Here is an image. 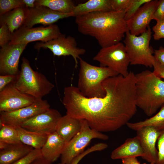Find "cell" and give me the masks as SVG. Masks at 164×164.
I'll list each match as a JSON object with an SVG mask.
<instances>
[{
	"mask_svg": "<svg viewBox=\"0 0 164 164\" xmlns=\"http://www.w3.org/2000/svg\"><path fill=\"white\" fill-rule=\"evenodd\" d=\"M135 74L109 77L102 82L105 92L102 97L88 98L77 87L64 90L63 104L66 114L84 120L93 129L101 132L114 131L125 125L137 111Z\"/></svg>",
	"mask_w": 164,
	"mask_h": 164,
	"instance_id": "1",
	"label": "cell"
},
{
	"mask_svg": "<svg viewBox=\"0 0 164 164\" xmlns=\"http://www.w3.org/2000/svg\"><path fill=\"white\" fill-rule=\"evenodd\" d=\"M125 12H96L76 17L75 22L81 34L95 38L106 47L121 42L129 31Z\"/></svg>",
	"mask_w": 164,
	"mask_h": 164,
	"instance_id": "2",
	"label": "cell"
},
{
	"mask_svg": "<svg viewBox=\"0 0 164 164\" xmlns=\"http://www.w3.org/2000/svg\"><path fill=\"white\" fill-rule=\"evenodd\" d=\"M135 77L137 107L151 116L164 104V81L149 70L135 74Z\"/></svg>",
	"mask_w": 164,
	"mask_h": 164,
	"instance_id": "3",
	"label": "cell"
},
{
	"mask_svg": "<svg viewBox=\"0 0 164 164\" xmlns=\"http://www.w3.org/2000/svg\"><path fill=\"white\" fill-rule=\"evenodd\" d=\"M79 60L80 69L77 87L78 90L88 98L104 96L105 92L102 82L118 74L108 67L92 65L80 58Z\"/></svg>",
	"mask_w": 164,
	"mask_h": 164,
	"instance_id": "4",
	"label": "cell"
},
{
	"mask_svg": "<svg viewBox=\"0 0 164 164\" xmlns=\"http://www.w3.org/2000/svg\"><path fill=\"white\" fill-rule=\"evenodd\" d=\"M13 83L19 91L37 99H42L54 87L43 74L33 70L24 57L22 59L21 70Z\"/></svg>",
	"mask_w": 164,
	"mask_h": 164,
	"instance_id": "5",
	"label": "cell"
},
{
	"mask_svg": "<svg viewBox=\"0 0 164 164\" xmlns=\"http://www.w3.org/2000/svg\"><path fill=\"white\" fill-rule=\"evenodd\" d=\"M152 33L150 26L138 36L131 34L129 31L126 32L124 44L130 64L153 67L156 60L153 55L154 50L149 46Z\"/></svg>",
	"mask_w": 164,
	"mask_h": 164,
	"instance_id": "6",
	"label": "cell"
},
{
	"mask_svg": "<svg viewBox=\"0 0 164 164\" xmlns=\"http://www.w3.org/2000/svg\"><path fill=\"white\" fill-rule=\"evenodd\" d=\"M107 140L106 135L92 129L84 120H81L80 131L66 143L60 156L61 162L70 164L76 157L84 152L86 147L93 139Z\"/></svg>",
	"mask_w": 164,
	"mask_h": 164,
	"instance_id": "7",
	"label": "cell"
},
{
	"mask_svg": "<svg viewBox=\"0 0 164 164\" xmlns=\"http://www.w3.org/2000/svg\"><path fill=\"white\" fill-rule=\"evenodd\" d=\"M93 60L98 62L100 66L108 67L124 77L129 73V58L122 42L101 48Z\"/></svg>",
	"mask_w": 164,
	"mask_h": 164,
	"instance_id": "8",
	"label": "cell"
},
{
	"mask_svg": "<svg viewBox=\"0 0 164 164\" xmlns=\"http://www.w3.org/2000/svg\"><path fill=\"white\" fill-rule=\"evenodd\" d=\"M61 34L60 28L56 25L30 28L23 26L12 34L9 44H27L38 41L46 42L56 38Z\"/></svg>",
	"mask_w": 164,
	"mask_h": 164,
	"instance_id": "9",
	"label": "cell"
},
{
	"mask_svg": "<svg viewBox=\"0 0 164 164\" xmlns=\"http://www.w3.org/2000/svg\"><path fill=\"white\" fill-rule=\"evenodd\" d=\"M34 47L38 50L41 48L48 49L54 56H71L74 60L75 68L77 67L78 60L80 58V56L86 52L85 49L77 46L74 37L70 36L66 37L62 34L56 38L48 41L37 43Z\"/></svg>",
	"mask_w": 164,
	"mask_h": 164,
	"instance_id": "10",
	"label": "cell"
},
{
	"mask_svg": "<svg viewBox=\"0 0 164 164\" xmlns=\"http://www.w3.org/2000/svg\"><path fill=\"white\" fill-rule=\"evenodd\" d=\"M47 101L38 99L32 104L14 111L1 112L0 124H5L15 128L20 127L25 121L49 109Z\"/></svg>",
	"mask_w": 164,
	"mask_h": 164,
	"instance_id": "11",
	"label": "cell"
},
{
	"mask_svg": "<svg viewBox=\"0 0 164 164\" xmlns=\"http://www.w3.org/2000/svg\"><path fill=\"white\" fill-rule=\"evenodd\" d=\"M38 99L22 92L12 83L0 91V112L19 109L32 104Z\"/></svg>",
	"mask_w": 164,
	"mask_h": 164,
	"instance_id": "12",
	"label": "cell"
},
{
	"mask_svg": "<svg viewBox=\"0 0 164 164\" xmlns=\"http://www.w3.org/2000/svg\"><path fill=\"white\" fill-rule=\"evenodd\" d=\"M61 116L58 111L50 108L25 121L20 127L48 135L55 132L57 124Z\"/></svg>",
	"mask_w": 164,
	"mask_h": 164,
	"instance_id": "13",
	"label": "cell"
},
{
	"mask_svg": "<svg viewBox=\"0 0 164 164\" xmlns=\"http://www.w3.org/2000/svg\"><path fill=\"white\" fill-rule=\"evenodd\" d=\"M159 2V0H150L145 3L127 21L131 34L138 36L146 31L153 19V14Z\"/></svg>",
	"mask_w": 164,
	"mask_h": 164,
	"instance_id": "14",
	"label": "cell"
},
{
	"mask_svg": "<svg viewBox=\"0 0 164 164\" xmlns=\"http://www.w3.org/2000/svg\"><path fill=\"white\" fill-rule=\"evenodd\" d=\"M27 44H9L0 50V73L1 75H17L20 57Z\"/></svg>",
	"mask_w": 164,
	"mask_h": 164,
	"instance_id": "15",
	"label": "cell"
},
{
	"mask_svg": "<svg viewBox=\"0 0 164 164\" xmlns=\"http://www.w3.org/2000/svg\"><path fill=\"white\" fill-rule=\"evenodd\" d=\"M71 16H73L72 13H62L46 7L36 6L29 8L28 17L23 26L30 28L37 24H41L47 26L53 25L60 19Z\"/></svg>",
	"mask_w": 164,
	"mask_h": 164,
	"instance_id": "16",
	"label": "cell"
},
{
	"mask_svg": "<svg viewBox=\"0 0 164 164\" xmlns=\"http://www.w3.org/2000/svg\"><path fill=\"white\" fill-rule=\"evenodd\" d=\"M136 132V135L139 139L144 153L142 158L150 163H156L158 150L156 143L161 131L154 127L149 126L140 128Z\"/></svg>",
	"mask_w": 164,
	"mask_h": 164,
	"instance_id": "17",
	"label": "cell"
},
{
	"mask_svg": "<svg viewBox=\"0 0 164 164\" xmlns=\"http://www.w3.org/2000/svg\"><path fill=\"white\" fill-rule=\"evenodd\" d=\"M66 144L56 132L48 135L41 149L43 157L51 163L54 162L61 156Z\"/></svg>",
	"mask_w": 164,
	"mask_h": 164,
	"instance_id": "18",
	"label": "cell"
},
{
	"mask_svg": "<svg viewBox=\"0 0 164 164\" xmlns=\"http://www.w3.org/2000/svg\"><path fill=\"white\" fill-rule=\"evenodd\" d=\"M144 155L143 149L138 137L136 136L126 139L124 143L114 150L111 157L113 159L141 156Z\"/></svg>",
	"mask_w": 164,
	"mask_h": 164,
	"instance_id": "19",
	"label": "cell"
},
{
	"mask_svg": "<svg viewBox=\"0 0 164 164\" xmlns=\"http://www.w3.org/2000/svg\"><path fill=\"white\" fill-rule=\"evenodd\" d=\"M81 127V120L66 114L59 119L55 132L67 143L80 131Z\"/></svg>",
	"mask_w": 164,
	"mask_h": 164,
	"instance_id": "20",
	"label": "cell"
},
{
	"mask_svg": "<svg viewBox=\"0 0 164 164\" xmlns=\"http://www.w3.org/2000/svg\"><path fill=\"white\" fill-rule=\"evenodd\" d=\"M29 8L25 5L16 8L0 16V23H4L12 34L23 26L27 18Z\"/></svg>",
	"mask_w": 164,
	"mask_h": 164,
	"instance_id": "21",
	"label": "cell"
},
{
	"mask_svg": "<svg viewBox=\"0 0 164 164\" xmlns=\"http://www.w3.org/2000/svg\"><path fill=\"white\" fill-rule=\"evenodd\" d=\"M33 149L23 143L9 145L0 151V164H12L27 155Z\"/></svg>",
	"mask_w": 164,
	"mask_h": 164,
	"instance_id": "22",
	"label": "cell"
},
{
	"mask_svg": "<svg viewBox=\"0 0 164 164\" xmlns=\"http://www.w3.org/2000/svg\"><path fill=\"white\" fill-rule=\"evenodd\" d=\"M112 11L110 0H89L75 5L72 13L76 17L94 12Z\"/></svg>",
	"mask_w": 164,
	"mask_h": 164,
	"instance_id": "23",
	"label": "cell"
},
{
	"mask_svg": "<svg viewBox=\"0 0 164 164\" xmlns=\"http://www.w3.org/2000/svg\"><path fill=\"white\" fill-rule=\"evenodd\" d=\"M16 128L21 142L33 149H41L46 141L47 135L29 131L21 127Z\"/></svg>",
	"mask_w": 164,
	"mask_h": 164,
	"instance_id": "24",
	"label": "cell"
},
{
	"mask_svg": "<svg viewBox=\"0 0 164 164\" xmlns=\"http://www.w3.org/2000/svg\"><path fill=\"white\" fill-rule=\"evenodd\" d=\"M126 125L129 128L136 131L149 126L154 127L160 131L164 130V104L156 114L150 118L136 122H128Z\"/></svg>",
	"mask_w": 164,
	"mask_h": 164,
	"instance_id": "25",
	"label": "cell"
},
{
	"mask_svg": "<svg viewBox=\"0 0 164 164\" xmlns=\"http://www.w3.org/2000/svg\"><path fill=\"white\" fill-rule=\"evenodd\" d=\"M35 6L47 7L54 11L64 13H72L75 6L71 0H36Z\"/></svg>",
	"mask_w": 164,
	"mask_h": 164,
	"instance_id": "26",
	"label": "cell"
},
{
	"mask_svg": "<svg viewBox=\"0 0 164 164\" xmlns=\"http://www.w3.org/2000/svg\"><path fill=\"white\" fill-rule=\"evenodd\" d=\"M0 142L10 145L22 143L16 128L5 124H0Z\"/></svg>",
	"mask_w": 164,
	"mask_h": 164,
	"instance_id": "27",
	"label": "cell"
},
{
	"mask_svg": "<svg viewBox=\"0 0 164 164\" xmlns=\"http://www.w3.org/2000/svg\"><path fill=\"white\" fill-rule=\"evenodd\" d=\"M24 5L22 0H0V16Z\"/></svg>",
	"mask_w": 164,
	"mask_h": 164,
	"instance_id": "28",
	"label": "cell"
},
{
	"mask_svg": "<svg viewBox=\"0 0 164 164\" xmlns=\"http://www.w3.org/2000/svg\"><path fill=\"white\" fill-rule=\"evenodd\" d=\"M108 147L107 144L104 143H99L95 144L75 158L70 164H78L81 160L87 154L95 151L104 150ZM58 164H64L61 162Z\"/></svg>",
	"mask_w": 164,
	"mask_h": 164,
	"instance_id": "29",
	"label": "cell"
},
{
	"mask_svg": "<svg viewBox=\"0 0 164 164\" xmlns=\"http://www.w3.org/2000/svg\"><path fill=\"white\" fill-rule=\"evenodd\" d=\"M41 157V149H33L27 155L12 164H31Z\"/></svg>",
	"mask_w": 164,
	"mask_h": 164,
	"instance_id": "30",
	"label": "cell"
},
{
	"mask_svg": "<svg viewBox=\"0 0 164 164\" xmlns=\"http://www.w3.org/2000/svg\"><path fill=\"white\" fill-rule=\"evenodd\" d=\"M150 0H132V2L125 11V19L127 21L131 18L139 9L145 3Z\"/></svg>",
	"mask_w": 164,
	"mask_h": 164,
	"instance_id": "31",
	"label": "cell"
},
{
	"mask_svg": "<svg viewBox=\"0 0 164 164\" xmlns=\"http://www.w3.org/2000/svg\"><path fill=\"white\" fill-rule=\"evenodd\" d=\"M0 24V46L1 48L10 42L12 33L6 24L4 23Z\"/></svg>",
	"mask_w": 164,
	"mask_h": 164,
	"instance_id": "32",
	"label": "cell"
},
{
	"mask_svg": "<svg viewBox=\"0 0 164 164\" xmlns=\"http://www.w3.org/2000/svg\"><path fill=\"white\" fill-rule=\"evenodd\" d=\"M132 0H110L113 11L125 12L132 2Z\"/></svg>",
	"mask_w": 164,
	"mask_h": 164,
	"instance_id": "33",
	"label": "cell"
},
{
	"mask_svg": "<svg viewBox=\"0 0 164 164\" xmlns=\"http://www.w3.org/2000/svg\"><path fill=\"white\" fill-rule=\"evenodd\" d=\"M158 159L156 163L164 164V130L161 131L157 140Z\"/></svg>",
	"mask_w": 164,
	"mask_h": 164,
	"instance_id": "34",
	"label": "cell"
},
{
	"mask_svg": "<svg viewBox=\"0 0 164 164\" xmlns=\"http://www.w3.org/2000/svg\"><path fill=\"white\" fill-rule=\"evenodd\" d=\"M156 23L152 28L154 32L153 37L154 39L158 40L164 39V20L156 22Z\"/></svg>",
	"mask_w": 164,
	"mask_h": 164,
	"instance_id": "35",
	"label": "cell"
},
{
	"mask_svg": "<svg viewBox=\"0 0 164 164\" xmlns=\"http://www.w3.org/2000/svg\"><path fill=\"white\" fill-rule=\"evenodd\" d=\"M153 19L157 22L164 20V0H159L153 16Z\"/></svg>",
	"mask_w": 164,
	"mask_h": 164,
	"instance_id": "36",
	"label": "cell"
},
{
	"mask_svg": "<svg viewBox=\"0 0 164 164\" xmlns=\"http://www.w3.org/2000/svg\"><path fill=\"white\" fill-rule=\"evenodd\" d=\"M17 75H1L0 76V91L5 88L8 84L13 82L16 78Z\"/></svg>",
	"mask_w": 164,
	"mask_h": 164,
	"instance_id": "37",
	"label": "cell"
},
{
	"mask_svg": "<svg viewBox=\"0 0 164 164\" xmlns=\"http://www.w3.org/2000/svg\"><path fill=\"white\" fill-rule=\"evenodd\" d=\"M153 67L154 74L160 78L164 79V65L155 60Z\"/></svg>",
	"mask_w": 164,
	"mask_h": 164,
	"instance_id": "38",
	"label": "cell"
},
{
	"mask_svg": "<svg viewBox=\"0 0 164 164\" xmlns=\"http://www.w3.org/2000/svg\"><path fill=\"white\" fill-rule=\"evenodd\" d=\"M154 56L156 61L164 65V47L161 46L159 49L154 50Z\"/></svg>",
	"mask_w": 164,
	"mask_h": 164,
	"instance_id": "39",
	"label": "cell"
},
{
	"mask_svg": "<svg viewBox=\"0 0 164 164\" xmlns=\"http://www.w3.org/2000/svg\"><path fill=\"white\" fill-rule=\"evenodd\" d=\"M122 164H141L136 157H131L122 159ZM143 164H147L144 163Z\"/></svg>",
	"mask_w": 164,
	"mask_h": 164,
	"instance_id": "40",
	"label": "cell"
},
{
	"mask_svg": "<svg viewBox=\"0 0 164 164\" xmlns=\"http://www.w3.org/2000/svg\"><path fill=\"white\" fill-rule=\"evenodd\" d=\"M36 0H22L25 6L29 8H32L35 6Z\"/></svg>",
	"mask_w": 164,
	"mask_h": 164,
	"instance_id": "41",
	"label": "cell"
},
{
	"mask_svg": "<svg viewBox=\"0 0 164 164\" xmlns=\"http://www.w3.org/2000/svg\"><path fill=\"white\" fill-rule=\"evenodd\" d=\"M52 163L46 160L43 157L40 158L35 161L31 164H51Z\"/></svg>",
	"mask_w": 164,
	"mask_h": 164,
	"instance_id": "42",
	"label": "cell"
},
{
	"mask_svg": "<svg viewBox=\"0 0 164 164\" xmlns=\"http://www.w3.org/2000/svg\"><path fill=\"white\" fill-rule=\"evenodd\" d=\"M150 164H158L157 163H151Z\"/></svg>",
	"mask_w": 164,
	"mask_h": 164,
	"instance_id": "43",
	"label": "cell"
}]
</instances>
